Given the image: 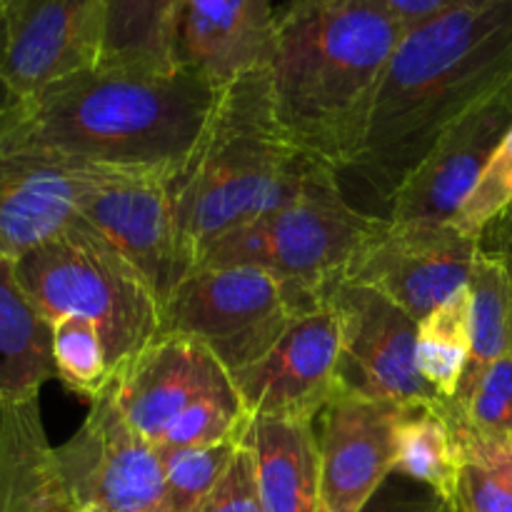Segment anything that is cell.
Segmentation results:
<instances>
[{"instance_id": "7a4b0ae2", "label": "cell", "mask_w": 512, "mask_h": 512, "mask_svg": "<svg viewBox=\"0 0 512 512\" xmlns=\"http://www.w3.org/2000/svg\"><path fill=\"white\" fill-rule=\"evenodd\" d=\"M218 85L203 73L90 68L15 105L0 128L20 143L125 170L178 175L208 125Z\"/></svg>"}, {"instance_id": "30bf717a", "label": "cell", "mask_w": 512, "mask_h": 512, "mask_svg": "<svg viewBox=\"0 0 512 512\" xmlns=\"http://www.w3.org/2000/svg\"><path fill=\"white\" fill-rule=\"evenodd\" d=\"M343 330L333 303L300 315L288 333L258 363L233 373L235 390L250 420H308L315 423L343 388Z\"/></svg>"}, {"instance_id": "484cf974", "label": "cell", "mask_w": 512, "mask_h": 512, "mask_svg": "<svg viewBox=\"0 0 512 512\" xmlns=\"http://www.w3.org/2000/svg\"><path fill=\"white\" fill-rule=\"evenodd\" d=\"M53 363L55 378L75 395L93 403L105 393L113 380V365L108 360L103 335L90 320L65 318L53 320Z\"/></svg>"}, {"instance_id": "5b68a950", "label": "cell", "mask_w": 512, "mask_h": 512, "mask_svg": "<svg viewBox=\"0 0 512 512\" xmlns=\"http://www.w3.org/2000/svg\"><path fill=\"white\" fill-rule=\"evenodd\" d=\"M15 273L50 323L73 315L100 330L113 373L160 335L163 303L153 285L80 218L63 235L20 255Z\"/></svg>"}, {"instance_id": "4316f807", "label": "cell", "mask_w": 512, "mask_h": 512, "mask_svg": "<svg viewBox=\"0 0 512 512\" xmlns=\"http://www.w3.org/2000/svg\"><path fill=\"white\" fill-rule=\"evenodd\" d=\"M240 443L243 440H225L200 448L158 450L165 470L168 512H198L218 485Z\"/></svg>"}, {"instance_id": "f546056e", "label": "cell", "mask_w": 512, "mask_h": 512, "mask_svg": "<svg viewBox=\"0 0 512 512\" xmlns=\"http://www.w3.org/2000/svg\"><path fill=\"white\" fill-rule=\"evenodd\" d=\"M473 428L508 438L512 435V353L485 370L468 398L450 403Z\"/></svg>"}, {"instance_id": "cb8c5ba5", "label": "cell", "mask_w": 512, "mask_h": 512, "mask_svg": "<svg viewBox=\"0 0 512 512\" xmlns=\"http://www.w3.org/2000/svg\"><path fill=\"white\" fill-rule=\"evenodd\" d=\"M395 473L425 485L450 508L458 490L460 453L443 400L405 410L398 425Z\"/></svg>"}, {"instance_id": "e575fe53", "label": "cell", "mask_w": 512, "mask_h": 512, "mask_svg": "<svg viewBox=\"0 0 512 512\" xmlns=\"http://www.w3.org/2000/svg\"><path fill=\"white\" fill-rule=\"evenodd\" d=\"M5 60H8V18H5V0H0V120L18 105L5 80Z\"/></svg>"}, {"instance_id": "5bb4252c", "label": "cell", "mask_w": 512, "mask_h": 512, "mask_svg": "<svg viewBox=\"0 0 512 512\" xmlns=\"http://www.w3.org/2000/svg\"><path fill=\"white\" fill-rule=\"evenodd\" d=\"M510 128L512 75L443 130L393 195L385 218L393 223L455 220Z\"/></svg>"}, {"instance_id": "1f68e13d", "label": "cell", "mask_w": 512, "mask_h": 512, "mask_svg": "<svg viewBox=\"0 0 512 512\" xmlns=\"http://www.w3.org/2000/svg\"><path fill=\"white\" fill-rule=\"evenodd\" d=\"M485 3V0H385L390 13L403 23L405 30L418 28V25L428 23V20L448 15L453 10L468 8V5Z\"/></svg>"}, {"instance_id": "d6a6232c", "label": "cell", "mask_w": 512, "mask_h": 512, "mask_svg": "<svg viewBox=\"0 0 512 512\" xmlns=\"http://www.w3.org/2000/svg\"><path fill=\"white\" fill-rule=\"evenodd\" d=\"M360 512H450V508L430 490L420 495H395L385 493L383 485Z\"/></svg>"}, {"instance_id": "74e56055", "label": "cell", "mask_w": 512, "mask_h": 512, "mask_svg": "<svg viewBox=\"0 0 512 512\" xmlns=\"http://www.w3.org/2000/svg\"><path fill=\"white\" fill-rule=\"evenodd\" d=\"M505 255H508V253H505ZM508 258H510V255H508ZM510 260H512V258H510Z\"/></svg>"}, {"instance_id": "ba28073f", "label": "cell", "mask_w": 512, "mask_h": 512, "mask_svg": "<svg viewBox=\"0 0 512 512\" xmlns=\"http://www.w3.org/2000/svg\"><path fill=\"white\" fill-rule=\"evenodd\" d=\"M55 450L78 512H168L158 448L128 423L110 385L90 403L78 433Z\"/></svg>"}, {"instance_id": "d6986e66", "label": "cell", "mask_w": 512, "mask_h": 512, "mask_svg": "<svg viewBox=\"0 0 512 512\" xmlns=\"http://www.w3.org/2000/svg\"><path fill=\"white\" fill-rule=\"evenodd\" d=\"M0 512H78L45 435L40 395L0 400Z\"/></svg>"}, {"instance_id": "277c9868", "label": "cell", "mask_w": 512, "mask_h": 512, "mask_svg": "<svg viewBox=\"0 0 512 512\" xmlns=\"http://www.w3.org/2000/svg\"><path fill=\"white\" fill-rule=\"evenodd\" d=\"M325 170L280 123L268 65L220 85L208 125L170 185L180 280L215 240L293 203Z\"/></svg>"}, {"instance_id": "836d02e7", "label": "cell", "mask_w": 512, "mask_h": 512, "mask_svg": "<svg viewBox=\"0 0 512 512\" xmlns=\"http://www.w3.org/2000/svg\"><path fill=\"white\" fill-rule=\"evenodd\" d=\"M470 430H473V438H475V443H478L480 453H483L485 458L495 465V470L503 475L505 483H508L512 490V448L508 445V440L500 438V435L483 433V430L473 428V425H470Z\"/></svg>"}, {"instance_id": "d4e9b609", "label": "cell", "mask_w": 512, "mask_h": 512, "mask_svg": "<svg viewBox=\"0 0 512 512\" xmlns=\"http://www.w3.org/2000/svg\"><path fill=\"white\" fill-rule=\"evenodd\" d=\"M470 360V293L453 298L418 320L415 363L425 383L443 403H453Z\"/></svg>"}, {"instance_id": "83f0119b", "label": "cell", "mask_w": 512, "mask_h": 512, "mask_svg": "<svg viewBox=\"0 0 512 512\" xmlns=\"http://www.w3.org/2000/svg\"><path fill=\"white\" fill-rule=\"evenodd\" d=\"M460 453V478L450 512H512V490L495 465L480 453L468 420L458 408L443 403Z\"/></svg>"}, {"instance_id": "9c48e42d", "label": "cell", "mask_w": 512, "mask_h": 512, "mask_svg": "<svg viewBox=\"0 0 512 512\" xmlns=\"http://www.w3.org/2000/svg\"><path fill=\"white\" fill-rule=\"evenodd\" d=\"M483 240L470 238L453 220L388 223L355 255L343 283L378 290L413 320L468 288Z\"/></svg>"}, {"instance_id": "2e32d148", "label": "cell", "mask_w": 512, "mask_h": 512, "mask_svg": "<svg viewBox=\"0 0 512 512\" xmlns=\"http://www.w3.org/2000/svg\"><path fill=\"white\" fill-rule=\"evenodd\" d=\"M173 180L158 170H118L85 198L78 215L148 278L160 303L180 283Z\"/></svg>"}, {"instance_id": "603a6c76", "label": "cell", "mask_w": 512, "mask_h": 512, "mask_svg": "<svg viewBox=\"0 0 512 512\" xmlns=\"http://www.w3.org/2000/svg\"><path fill=\"white\" fill-rule=\"evenodd\" d=\"M103 68L173 73L183 0H103Z\"/></svg>"}, {"instance_id": "7c38bea8", "label": "cell", "mask_w": 512, "mask_h": 512, "mask_svg": "<svg viewBox=\"0 0 512 512\" xmlns=\"http://www.w3.org/2000/svg\"><path fill=\"white\" fill-rule=\"evenodd\" d=\"M328 300L343 330L340 378L345 388L405 408L440 403L415 363L418 320L365 285L340 283Z\"/></svg>"}, {"instance_id": "4fadbf2b", "label": "cell", "mask_w": 512, "mask_h": 512, "mask_svg": "<svg viewBox=\"0 0 512 512\" xmlns=\"http://www.w3.org/2000/svg\"><path fill=\"white\" fill-rule=\"evenodd\" d=\"M405 405L340 388L318 415L320 512H360L395 473Z\"/></svg>"}, {"instance_id": "4dcf8cb0", "label": "cell", "mask_w": 512, "mask_h": 512, "mask_svg": "<svg viewBox=\"0 0 512 512\" xmlns=\"http://www.w3.org/2000/svg\"><path fill=\"white\" fill-rule=\"evenodd\" d=\"M198 512H265L253 450L245 438Z\"/></svg>"}, {"instance_id": "ac0fdd59", "label": "cell", "mask_w": 512, "mask_h": 512, "mask_svg": "<svg viewBox=\"0 0 512 512\" xmlns=\"http://www.w3.org/2000/svg\"><path fill=\"white\" fill-rule=\"evenodd\" d=\"M275 10L270 0H183L175 33V63L215 85L270 63Z\"/></svg>"}, {"instance_id": "9a60e30c", "label": "cell", "mask_w": 512, "mask_h": 512, "mask_svg": "<svg viewBox=\"0 0 512 512\" xmlns=\"http://www.w3.org/2000/svg\"><path fill=\"white\" fill-rule=\"evenodd\" d=\"M5 18V80L18 103L58 80L100 65L103 0H5Z\"/></svg>"}, {"instance_id": "52a82bcc", "label": "cell", "mask_w": 512, "mask_h": 512, "mask_svg": "<svg viewBox=\"0 0 512 512\" xmlns=\"http://www.w3.org/2000/svg\"><path fill=\"white\" fill-rule=\"evenodd\" d=\"M320 303L253 265L198 268L165 298L160 335L198 340L233 375L258 363L300 315Z\"/></svg>"}, {"instance_id": "3957f363", "label": "cell", "mask_w": 512, "mask_h": 512, "mask_svg": "<svg viewBox=\"0 0 512 512\" xmlns=\"http://www.w3.org/2000/svg\"><path fill=\"white\" fill-rule=\"evenodd\" d=\"M512 75V0H485L405 30L350 170L383 203L470 105Z\"/></svg>"}, {"instance_id": "8992f818", "label": "cell", "mask_w": 512, "mask_h": 512, "mask_svg": "<svg viewBox=\"0 0 512 512\" xmlns=\"http://www.w3.org/2000/svg\"><path fill=\"white\" fill-rule=\"evenodd\" d=\"M385 223L388 218L353 208L340 190L338 173L325 170L293 203L215 240L198 268L253 265L313 298L328 300L355 255Z\"/></svg>"}, {"instance_id": "e0dca14e", "label": "cell", "mask_w": 512, "mask_h": 512, "mask_svg": "<svg viewBox=\"0 0 512 512\" xmlns=\"http://www.w3.org/2000/svg\"><path fill=\"white\" fill-rule=\"evenodd\" d=\"M230 383L228 370L203 343L165 333L115 370L110 390L128 423L158 448L190 403Z\"/></svg>"}, {"instance_id": "44dd1931", "label": "cell", "mask_w": 512, "mask_h": 512, "mask_svg": "<svg viewBox=\"0 0 512 512\" xmlns=\"http://www.w3.org/2000/svg\"><path fill=\"white\" fill-rule=\"evenodd\" d=\"M53 378V325L20 285L15 260L0 258V400L40 395Z\"/></svg>"}, {"instance_id": "7402d4cb", "label": "cell", "mask_w": 512, "mask_h": 512, "mask_svg": "<svg viewBox=\"0 0 512 512\" xmlns=\"http://www.w3.org/2000/svg\"><path fill=\"white\" fill-rule=\"evenodd\" d=\"M470 360L453 403L468 398L485 370L512 353V260L480 245L468 280Z\"/></svg>"}, {"instance_id": "d590c367", "label": "cell", "mask_w": 512, "mask_h": 512, "mask_svg": "<svg viewBox=\"0 0 512 512\" xmlns=\"http://www.w3.org/2000/svg\"><path fill=\"white\" fill-rule=\"evenodd\" d=\"M493 240V245H485V248H493V250H500V253H508L512 258V215L510 218H505L503 223L493 225V228L488 230V233L483 235V240Z\"/></svg>"}, {"instance_id": "8d00e7d4", "label": "cell", "mask_w": 512, "mask_h": 512, "mask_svg": "<svg viewBox=\"0 0 512 512\" xmlns=\"http://www.w3.org/2000/svg\"><path fill=\"white\" fill-rule=\"evenodd\" d=\"M505 440H508V445L512 448V435H508V438H505Z\"/></svg>"}, {"instance_id": "ffe728a7", "label": "cell", "mask_w": 512, "mask_h": 512, "mask_svg": "<svg viewBox=\"0 0 512 512\" xmlns=\"http://www.w3.org/2000/svg\"><path fill=\"white\" fill-rule=\"evenodd\" d=\"M265 512H320L318 430L308 420L255 418L245 433Z\"/></svg>"}, {"instance_id": "6da1fadb", "label": "cell", "mask_w": 512, "mask_h": 512, "mask_svg": "<svg viewBox=\"0 0 512 512\" xmlns=\"http://www.w3.org/2000/svg\"><path fill=\"white\" fill-rule=\"evenodd\" d=\"M405 28L385 0H288L268 73L290 138L335 173L363 153L380 85Z\"/></svg>"}, {"instance_id": "8fae6325", "label": "cell", "mask_w": 512, "mask_h": 512, "mask_svg": "<svg viewBox=\"0 0 512 512\" xmlns=\"http://www.w3.org/2000/svg\"><path fill=\"white\" fill-rule=\"evenodd\" d=\"M118 170L125 168L80 163L20 143L0 128V258L18 260L63 235L85 198Z\"/></svg>"}, {"instance_id": "f1b7e54d", "label": "cell", "mask_w": 512, "mask_h": 512, "mask_svg": "<svg viewBox=\"0 0 512 512\" xmlns=\"http://www.w3.org/2000/svg\"><path fill=\"white\" fill-rule=\"evenodd\" d=\"M512 215V128L498 145L453 223L470 238L483 240L493 225Z\"/></svg>"}]
</instances>
